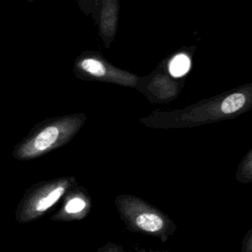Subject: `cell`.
<instances>
[{
  "label": "cell",
  "instance_id": "1",
  "mask_svg": "<svg viewBox=\"0 0 252 252\" xmlns=\"http://www.w3.org/2000/svg\"><path fill=\"white\" fill-rule=\"evenodd\" d=\"M252 109V82L183 108L156 109L139 122L154 129H181L233 119Z\"/></svg>",
  "mask_w": 252,
  "mask_h": 252
},
{
  "label": "cell",
  "instance_id": "2",
  "mask_svg": "<svg viewBox=\"0 0 252 252\" xmlns=\"http://www.w3.org/2000/svg\"><path fill=\"white\" fill-rule=\"evenodd\" d=\"M87 121L83 112L68 113L46 118L36 123L14 147L16 160L27 161L44 156L68 144Z\"/></svg>",
  "mask_w": 252,
  "mask_h": 252
},
{
  "label": "cell",
  "instance_id": "3",
  "mask_svg": "<svg viewBox=\"0 0 252 252\" xmlns=\"http://www.w3.org/2000/svg\"><path fill=\"white\" fill-rule=\"evenodd\" d=\"M114 205L122 222L131 232L166 242L176 231V224L169 216L140 197L119 194L114 199Z\"/></svg>",
  "mask_w": 252,
  "mask_h": 252
},
{
  "label": "cell",
  "instance_id": "4",
  "mask_svg": "<svg viewBox=\"0 0 252 252\" xmlns=\"http://www.w3.org/2000/svg\"><path fill=\"white\" fill-rule=\"evenodd\" d=\"M76 185H78L76 178L66 175L38 182L30 187L16 208V221L20 224H25L37 220L55 206L68 190Z\"/></svg>",
  "mask_w": 252,
  "mask_h": 252
},
{
  "label": "cell",
  "instance_id": "5",
  "mask_svg": "<svg viewBox=\"0 0 252 252\" xmlns=\"http://www.w3.org/2000/svg\"><path fill=\"white\" fill-rule=\"evenodd\" d=\"M73 72L83 81L110 83L134 89L138 79V75L118 68L99 52L94 50H86L76 57Z\"/></svg>",
  "mask_w": 252,
  "mask_h": 252
},
{
  "label": "cell",
  "instance_id": "6",
  "mask_svg": "<svg viewBox=\"0 0 252 252\" xmlns=\"http://www.w3.org/2000/svg\"><path fill=\"white\" fill-rule=\"evenodd\" d=\"M185 86L184 78H175L167 69V57L146 76H138L135 89L153 103H167L174 100Z\"/></svg>",
  "mask_w": 252,
  "mask_h": 252
},
{
  "label": "cell",
  "instance_id": "7",
  "mask_svg": "<svg viewBox=\"0 0 252 252\" xmlns=\"http://www.w3.org/2000/svg\"><path fill=\"white\" fill-rule=\"evenodd\" d=\"M91 210V196L84 186L78 184L65 193L60 207L50 217V220L56 222L82 220L90 214Z\"/></svg>",
  "mask_w": 252,
  "mask_h": 252
},
{
  "label": "cell",
  "instance_id": "8",
  "mask_svg": "<svg viewBox=\"0 0 252 252\" xmlns=\"http://www.w3.org/2000/svg\"><path fill=\"white\" fill-rule=\"evenodd\" d=\"M119 0H99L96 22L98 35L106 48L113 42L119 21Z\"/></svg>",
  "mask_w": 252,
  "mask_h": 252
},
{
  "label": "cell",
  "instance_id": "9",
  "mask_svg": "<svg viewBox=\"0 0 252 252\" xmlns=\"http://www.w3.org/2000/svg\"><path fill=\"white\" fill-rule=\"evenodd\" d=\"M195 47H183L174 54L167 57V69L171 76L184 78L191 68L192 55Z\"/></svg>",
  "mask_w": 252,
  "mask_h": 252
},
{
  "label": "cell",
  "instance_id": "10",
  "mask_svg": "<svg viewBox=\"0 0 252 252\" xmlns=\"http://www.w3.org/2000/svg\"><path fill=\"white\" fill-rule=\"evenodd\" d=\"M235 178L242 184L252 183V148L246 153L238 163Z\"/></svg>",
  "mask_w": 252,
  "mask_h": 252
},
{
  "label": "cell",
  "instance_id": "11",
  "mask_svg": "<svg viewBox=\"0 0 252 252\" xmlns=\"http://www.w3.org/2000/svg\"><path fill=\"white\" fill-rule=\"evenodd\" d=\"M99 0H76L80 10L87 16L92 17V19L96 22L97 8Z\"/></svg>",
  "mask_w": 252,
  "mask_h": 252
},
{
  "label": "cell",
  "instance_id": "12",
  "mask_svg": "<svg viewBox=\"0 0 252 252\" xmlns=\"http://www.w3.org/2000/svg\"><path fill=\"white\" fill-rule=\"evenodd\" d=\"M95 252H126L125 248L115 242H106L102 246L98 247Z\"/></svg>",
  "mask_w": 252,
  "mask_h": 252
},
{
  "label": "cell",
  "instance_id": "13",
  "mask_svg": "<svg viewBox=\"0 0 252 252\" xmlns=\"http://www.w3.org/2000/svg\"><path fill=\"white\" fill-rule=\"evenodd\" d=\"M240 252H252V227L247 231L241 241Z\"/></svg>",
  "mask_w": 252,
  "mask_h": 252
},
{
  "label": "cell",
  "instance_id": "14",
  "mask_svg": "<svg viewBox=\"0 0 252 252\" xmlns=\"http://www.w3.org/2000/svg\"><path fill=\"white\" fill-rule=\"evenodd\" d=\"M126 252H172V251H160V250H153V249H144V248H139L135 250H126Z\"/></svg>",
  "mask_w": 252,
  "mask_h": 252
},
{
  "label": "cell",
  "instance_id": "15",
  "mask_svg": "<svg viewBox=\"0 0 252 252\" xmlns=\"http://www.w3.org/2000/svg\"><path fill=\"white\" fill-rule=\"evenodd\" d=\"M26 1H28V2H32L33 0H26Z\"/></svg>",
  "mask_w": 252,
  "mask_h": 252
}]
</instances>
